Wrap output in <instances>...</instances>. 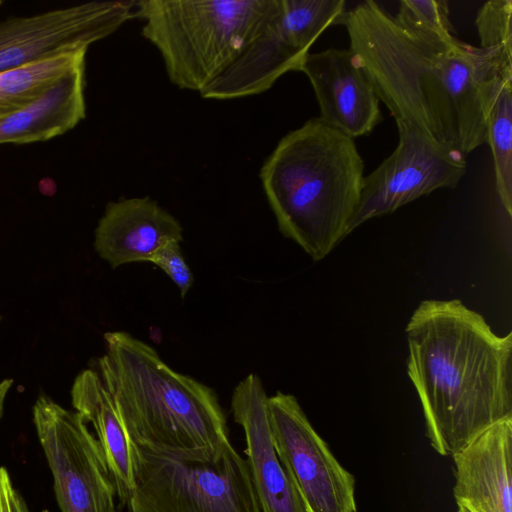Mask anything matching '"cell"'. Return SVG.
Segmentation results:
<instances>
[{
    "mask_svg": "<svg viewBox=\"0 0 512 512\" xmlns=\"http://www.w3.org/2000/svg\"><path fill=\"white\" fill-rule=\"evenodd\" d=\"M342 25L395 121L465 156L486 143L489 109L512 78V52L406 29L372 0L347 10Z\"/></svg>",
    "mask_w": 512,
    "mask_h": 512,
    "instance_id": "obj_1",
    "label": "cell"
},
{
    "mask_svg": "<svg viewBox=\"0 0 512 512\" xmlns=\"http://www.w3.org/2000/svg\"><path fill=\"white\" fill-rule=\"evenodd\" d=\"M407 373L431 446L453 456L512 418V333L496 334L459 299L424 300L406 325Z\"/></svg>",
    "mask_w": 512,
    "mask_h": 512,
    "instance_id": "obj_2",
    "label": "cell"
},
{
    "mask_svg": "<svg viewBox=\"0 0 512 512\" xmlns=\"http://www.w3.org/2000/svg\"><path fill=\"white\" fill-rule=\"evenodd\" d=\"M97 368L132 444L144 451L209 462L231 445L213 389L170 368L127 332L104 334Z\"/></svg>",
    "mask_w": 512,
    "mask_h": 512,
    "instance_id": "obj_3",
    "label": "cell"
},
{
    "mask_svg": "<svg viewBox=\"0 0 512 512\" xmlns=\"http://www.w3.org/2000/svg\"><path fill=\"white\" fill-rule=\"evenodd\" d=\"M260 178L280 232L314 261L349 235L364 163L354 140L320 117L278 142Z\"/></svg>",
    "mask_w": 512,
    "mask_h": 512,
    "instance_id": "obj_4",
    "label": "cell"
},
{
    "mask_svg": "<svg viewBox=\"0 0 512 512\" xmlns=\"http://www.w3.org/2000/svg\"><path fill=\"white\" fill-rule=\"evenodd\" d=\"M278 0H140L134 16L160 52L169 79L201 92L241 54Z\"/></svg>",
    "mask_w": 512,
    "mask_h": 512,
    "instance_id": "obj_5",
    "label": "cell"
},
{
    "mask_svg": "<svg viewBox=\"0 0 512 512\" xmlns=\"http://www.w3.org/2000/svg\"><path fill=\"white\" fill-rule=\"evenodd\" d=\"M134 459L129 512H262L247 462L232 445L209 462L137 447Z\"/></svg>",
    "mask_w": 512,
    "mask_h": 512,
    "instance_id": "obj_6",
    "label": "cell"
},
{
    "mask_svg": "<svg viewBox=\"0 0 512 512\" xmlns=\"http://www.w3.org/2000/svg\"><path fill=\"white\" fill-rule=\"evenodd\" d=\"M344 0H278L272 14L236 60L200 94L234 99L268 90L289 71H299L327 28L342 24Z\"/></svg>",
    "mask_w": 512,
    "mask_h": 512,
    "instance_id": "obj_7",
    "label": "cell"
},
{
    "mask_svg": "<svg viewBox=\"0 0 512 512\" xmlns=\"http://www.w3.org/2000/svg\"><path fill=\"white\" fill-rule=\"evenodd\" d=\"M33 422L61 512H117L103 450L82 416L42 395L33 406Z\"/></svg>",
    "mask_w": 512,
    "mask_h": 512,
    "instance_id": "obj_8",
    "label": "cell"
},
{
    "mask_svg": "<svg viewBox=\"0 0 512 512\" xmlns=\"http://www.w3.org/2000/svg\"><path fill=\"white\" fill-rule=\"evenodd\" d=\"M395 150L364 176L359 204L349 234L375 217L441 188H456L467 168L466 156L438 144L413 125L396 121Z\"/></svg>",
    "mask_w": 512,
    "mask_h": 512,
    "instance_id": "obj_9",
    "label": "cell"
},
{
    "mask_svg": "<svg viewBox=\"0 0 512 512\" xmlns=\"http://www.w3.org/2000/svg\"><path fill=\"white\" fill-rule=\"evenodd\" d=\"M268 411L278 456L308 512H356L355 480L316 432L295 396L277 392Z\"/></svg>",
    "mask_w": 512,
    "mask_h": 512,
    "instance_id": "obj_10",
    "label": "cell"
},
{
    "mask_svg": "<svg viewBox=\"0 0 512 512\" xmlns=\"http://www.w3.org/2000/svg\"><path fill=\"white\" fill-rule=\"evenodd\" d=\"M136 1H90L0 20V73L89 45L134 17Z\"/></svg>",
    "mask_w": 512,
    "mask_h": 512,
    "instance_id": "obj_11",
    "label": "cell"
},
{
    "mask_svg": "<svg viewBox=\"0 0 512 512\" xmlns=\"http://www.w3.org/2000/svg\"><path fill=\"white\" fill-rule=\"evenodd\" d=\"M299 71L313 87L319 117L330 126L353 139L381 122L380 100L350 49L308 53Z\"/></svg>",
    "mask_w": 512,
    "mask_h": 512,
    "instance_id": "obj_12",
    "label": "cell"
},
{
    "mask_svg": "<svg viewBox=\"0 0 512 512\" xmlns=\"http://www.w3.org/2000/svg\"><path fill=\"white\" fill-rule=\"evenodd\" d=\"M268 396L261 379L249 374L235 387L231 408L243 429L245 459L262 512H308L275 447Z\"/></svg>",
    "mask_w": 512,
    "mask_h": 512,
    "instance_id": "obj_13",
    "label": "cell"
},
{
    "mask_svg": "<svg viewBox=\"0 0 512 512\" xmlns=\"http://www.w3.org/2000/svg\"><path fill=\"white\" fill-rule=\"evenodd\" d=\"M452 457L458 507L512 512V418L492 425Z\"/></svg>",
    "mask_w": 512,
    "mask_h": 512,
    "instance_id": "obj_14",
    "label": "cell"
},
{
    "mask_svg": "<svg viewBox=\"0 0 512 512\" xmlns=\"http://www.w3.org/2000/svg\"><path fill=\"white\" fill-rule=\"evenodd\" d=\"M178 220L149 197L110 202L95 229L94 248L112 268L149 262L170 242L183 240Z\"/></svg>",
    "mask_w": 512,
    "mask_h": 512,
    "instance_id": "obj_15",
    "label": "cell"
},
{
    "mask_svg": "<svg viewBox=\"0 0 512 512\" xmlns=\"http://www.w3.org/2000/svg\"><path fill=\"white\" fill-rule=\"evenodd\" d=\"M71 400L75 411L92 425L112 475L117 498L127 506L135 486V446L97 371L85 369L77 375Z\"/></svg>",
    "mask_w": 512,
    "mask_h": 512,
    "instance_id": "obj_16",
    "label": "cell"
},
{
    "mask_svg": "<svg viewBox=\"0 0 512 512\" xmlns=\"http://www.w3.org/2000/svg\"><path fill=\"white\" fill-rule=\"evenodd\" d=\"M85 66L55 84L28 107L0 119V144L42 142L73 129L86 113Z\"/></svg>",
    "mask_w": 512,
    "mask_h": 512,
    "instance_id": "obj_17",
    "label": "cell"
},
{
    "mask_svg": "<svg viewBox=\"0 0 512 512\" xmlns=\"http://www.w3.org/2000/svg\"><path fill=\"white\" fill-rule=\"evenodd\" d=\"M87 49H79L0 73V119L44 96L72 71L85 66Z\"/></svg>",
    "mask_w": 512,
    "mask_h": 512,
    "instance_id": "obj_18",
    "label": "cell"
},
{
    "mask_svg": "<svg viewBox=\"0 0 512 512\" xmlns=\"http://www.w3.org/2000/svg\"><path fill=\"white\" fill-rule=\"evenodd\" d=\"M495 171L498 197L512 215V78L501 83L487 116V139Z\"/></svg>",
    "mask_w": 512,
    "mask_h": 512,
    "instance_id": "obj_19",
    "label": "cell"
},
{
    "mask_svg": "<svg viewBox=\"0 0 512 512\" xmlns=\"http://www.w3.org/2000/svg\"><path fill=\"white\" fill-rule=\"evenodd\" d=\"M394 19L409 30L445 40L455 38L445 0H401Z\"/></svg>",
    "mask_w": 512,
    "mask_h": 512,
    "instance_id": "obj_20",
    "label": "cell"
},
{
    "mask_svg": "<svg viewBox=\"0 0 512 512\" xmlns=\"http://www.w3.org/2000/svg\"><path fill=\"white\" fill-rule=\"evenodd\" d=\"M512 1L491 0L478 11L476 27L483 49L503 48L512 52Z\"/></svg>",
    "mask_w": 512,
    "mask_h": 512,
    "instance_id": "obj_21",
    "label": "cell"
},
{
    "mask_svg": "<svg viewBox=\"0 0 512 512\" xmlns=\"http://www.w3.org/2000/svg\"><path fill=\"white\" fill-rule=\"evenodd\" d=\"M149 262L160 268L174 282L182 298L193 284V274L181 252L180 242H170L157 250Z\"/></svg>",
    "mask_w": 512,
    "mask_h": 512,
    "instance_id": "obj_22",
    "label": "cell"
},
{
    "mask_svg": "<svg viewBox=\"0 0 512 512\" xmlns=\"http://www.w3.org/2000/svg\"><path fill=\"white\" fill-rule=\"evenodd\" d=\"M14 485L8 471L0 467V512H12L11 493Z\"/></svg>",
    "mask_w": 512,
    "mask_h": 512,
    "instance_id": "obj_23",
    "label": "cell"
},
{
    "mask_svg": "<svg viewBox=\"0 0 512 512\" xmlns=\"http://www.w3.org/2000/svg\"><path fill=\"white\" fill-rule=\"evenodd\" d=\"M11 509L12 512H30L24 498L15 487L11 493Z\"/></svg>",
    "mask_w": 512,
    "mask_h": 512,
    "instance_id": "obj_24",
    "label": "cell"
},
{
    "mask_svg": "<svg viewBox=\"0 0 512 512\" xmlns=\"http://www.w3.org/2000/svg\"><path fill=\"white\" fill-rule=\"evenodd\" d=\"M13 384L12 379H4L0 382V420L4 410L6 396Z\"/></svg>",
    "mask_w": 512,
    "mask_h": 512,
    "instance_id": "obj_25",
    "label": "cell"
},
{
    "mask_svg": "<svg viewBox=\"0 0 512 512\" xmlns=\"http://www.w3.org/2000/svg\"><path fill=\"white\" fill-rule=\"evenodd\" d=\"M458 512H470V511H468L467 509H465L463 507H458Z\"/></svg>",
    "mask_w": 512,
    "mask_h": 512,
    "instance_id": "obj_26",
    "label": "cell"
},
{
    "mask_svg": "<svg viewBox=\"0 0 512 512\" xmlns=\"http://www.w3.org/2000/svg\"><path fill=\"white\" fill-rule=\"evenodd\" d=\"M0 321H1V316H0Z\"/></svg>",
    "mask_w": 512,
    "mask_h": 512,
    "instance_id": "obj_27",
    "label": "cell"
}]
</instances>
